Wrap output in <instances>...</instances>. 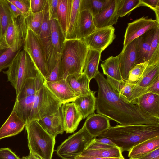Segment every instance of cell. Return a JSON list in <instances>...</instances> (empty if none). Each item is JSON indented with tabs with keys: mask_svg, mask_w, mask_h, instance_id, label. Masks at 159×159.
I'll return each mask as SVG.
<instances>
[{
	"mask_svg": "<svg viewBox=\"0 0 159 159\" xmlns=\"http://www.w3.org/2000/svg\"><path fill=\"white\" fill-rule=\"evenodd\" d=\"M95 79L98 86L96 109L102 115L120 125L159 124V119L148 115L138 106L127 101L107 81L99 71Z\"/></svg>",
	"mask_w": 159,
	"mask_h": 159,
	"instance_id": "6da1fadb",
	"label": "cell"
},
{
	"mask_svg": "<svg viewBox=\"0 0 159 159\" xmlns=\"http://www.w3.org/2000/svg\"><path fill=\"white\" fill-rule=\"evenodd\" d=\"M159 136V124L117 125L111 126L98 137L107 138L122 152L148 139Z\"/></svg>",
	"mask_w": 159,
	"mask_h": 159,
	"instance_id": "7a4b0ae2",
	"label": "cell"
},
{
	"mask_svg": "<svg viewBox=\"0 0 159 159\" xmlns=\"http://www.w3.org/2000/svg\"><path fill=\"white\" fill-rule=\"evenodd\" d=\"M89 47L81 39H66L60 54L62 78L75 73H82Z\"/></svg>",
	"mask_w": 159,
	"mask_h": 159,
	"instance_id": "3957f363",
	"label": "cell"
},
{
	"mask_svg": "<svg viewBox=\"0 0 159 159\" xmlns=\"http://www.w3.org/2000/svg\"><path fill=\"white\" fill-rule=\"evenodd\" d=\"M3 72L15 89L16 95L27 79L42 75L30 56L23 48L15 57L8 70Z\"/></svg>",
	"mask_w": 159,
	"mask_h": 159,
	"instance_id": "277c9868",
	"label": "cell"
},
{
	"mask_svg": "<svg viewBox=\"0 0 159 159\" xmlns=\"http://www.w3.org/2000/svg\"><path fill=\"white\" fill-rule=\"evenodd\" d=\"M30 153L42 159H52L55 137L48 133L37 120L27 122L25 125Z\"/></svg>",
	"mask_w": 159,
	"mask_h": 159,
	"instance_id": "5b68a950",
	"label": "cell"
},
{
	"mask_svg": "<svg viewBox=\"0 0 159 159\" xmlns=\"http://www.w3.org/2000/svg\"><path fill=\"white\" fill-rule=\"evenodd\" d=\"M62 104L44 84L35 94L27 122L34 120H39L55 114Z\"/></svg>",
	"mask_w": 159,
	"mask_h": 159,
	"instance_id": "8992f818",
	"label": "cell"
},
{
	"mask_svg": "<svg viewBox=\"0 0 159 159\" xmlns=\"http://www.w3.org/2000/svg\"><path fill=\"white\" fill-rule=\"evenodd\" d=\"M93 138L84 125L79 131L70 136L58 147L56 153L62 159H75L85 150Z\"/></svg>",
	"mask_w": 159,
	"mask_h": 159,
	"instance_id": "52a82bcc",
	"label": "cell"
},
{
	"mask_svg": "<svg viewBox=\"0 0 159 159\" xmlns=\"http://www.w3.org/2000/svg\"><path fill=\"white\" fill-rule=\"evenodd\" d=\"M23 49L28 54L45 80L49 74L44 50L38 35L30 28L28 29Z\"/></svg>",
	"mask_w": 159,
	"mask_h": 159,
	"instance_id": "ba28073f",
	"label": "cell"
},
{
	"mask_svg": "<svg viewBox=\"0 0 159 159\" xmlns=\"http://www.w3.org/2000/svg\"><path fill=\"white\" fill-rule=\"evenodd\" d=\"M28 28L25 15L20 16L8 26L1 44L5 45L14 51L22 49Z\"/></svg>",
	"mask_w": 159,
	"mask_h": 159,
	"instance_id": "9c48e42d",
	"label": "cell"
},
{
	"mask_svg": "<svg viewBox=\"0 0 159 159\" xmlns=\"http://www.w3.org/2000/svg\"><path fill=\"white\" fill-rule=\"evenodd\" d=\"M115 38V28L112 26L97 28L81 40L89 48L102 52L112 43Z\"/></svg>",
	"mask_w": 159,
	"mask_h": 159,
	"instance_id": "30bf717a",
	"label": "cell"
},
{
	"mask_svg": "<svg viewBox=\"0 0 159 159\" xmlns=\"http://www.w3.org/2000/svg\"><path fill=\"white\" fill-rule=\"evenodd\" d=\"M159 26L156 20L143 17L128 24L124 36L123 48L148 30Z\"/></svg>",
	"mask_w": 159,
	"mask_h": 159,
	"instance_id": "8fae6325",
	"label": "cell"
},
{
	"mask_svg": "<svg viewBox=\"0 0 159 159\" xmlns=\"http://www.w3.org/2000/svg\"><path fill=\"white\" fill-rule=\"evenodd\" d=\"M138 40V38L134 39L123 48L121 52L117 55L121 77L125 82L127 80L129 71L136 65Z\"/></svg>",
	"mask_w": 159,
	"mask_h": 159,
	"instance_id": "7c38bea8",
	"label": "cell"
},
{
	"mask_svg": "<svg viewBox=\"0 0 159 159\" xmlns=\"http://www.w3.org/2000/svg\"><path fill=\"white\" fill-rule=\"evenodd\" d=\"M159 76V63L148 65L141 78L135 84L129 102H134L142 95L146 88Z\"/></svg>",
	"mask_w": 159,
	"mask_h": 159,
	"instance_id": "4fadbf2b",
	"label": "cell"
},
{
	"mask_svg": "<svg viewBox=\"0 0 159 159\" xmlns=\"http://www.w3.org/2000/svg\"><path fill=\"white\" fill-rule=\"evenodd\" d=\"M44 84L62 104L72 102L78 97L65 79L54 82L45 81Z\"/></svg>",
	"mask_w": 159,
	"mask_h": 159,
	"instance_id": "5bb4252c",
	"label": "cell"
},
{
	"mask_svg": "<svg viewBox=\"0 0 159 159\" xmlns=\"http://www.w3.org/2000/svg\"><path fill=\"white\" fill-rule=\"evenodd\" d=\"M120 0H111L108 6L101 12L93 16L97 28L112 26L119 18L118 8Z\"/></svg>",
	"mask_w": 159,
	"mask_h": 159,
	"instance_id": "9a60e30c",
	"label": "cell"
},
{
	"mask_svg": "<svg viewBox=\"0 0 159 159\" xmlns=\"http://www.w3.org/2000/svg\"><path fill=\"white\" fill-rule=\"evenodd\" d=\"M61 107L64 131L72 133L76 130L83 116L73 102L63 104Z\"/></svg>",
	"mask_w": 159,
	"mask_h": 159,
	"instance_id": "2e32d148",
	"label": "cell"
},
{
	"mask_svg": "<svg viewBox=\"0 0 159 159\" xmlns=\"http://www.w3.org/2000/svg\"><path fill=\"white\" fill-rule=\"evenodd\" d=\"M38 121L48 133L55 137L58 134H62L64 131L61 106L55 114Z\"/></svg>",
	"mask_w": 159,
	"mask_h": 159,
	"instance_id": "e0dca14e",
	"label": "cell"
},
{
	"mask_svg": "<svg viewBox=\"0 0 159 159\" xmlns=\"http://www.w3.org/2000/svg\"><path fill=\"white\" fill-rule=\"evenodd\" d=\"M110 120L102 115L94 113L87 117L84 125L88 132L93 138L98 137L111 127Z\"/></svg>",
	"mask_w": 159,
	"mask_h": 159,
	"instance_id": "ac0fdd59",
	"label": "cell"
},
{
	"mask_svg": "<svg viewBox=\"0 0 159 159\" xmlns=\"http://www.w3.org/2000/svg\"><path fill=\"white\" fill-rule=\"evenodd\" d=\"M135 101V104L143 112L159 119V95L145 93L138 97Z\"/></svg>",
	"mask_w": 159,
	"mask_h": 159,
	"instance_id": "d6986e66",
	"label": "cell"
},
{
	"mask_svg": "<svg viewBox=\"0 0 159 159\" xmlns=\"http://www.w3.org/2000/svg\"><path fill=\"white\" fill-rule=\"evenodd\" d=\"M25 125L12 110L0 128V139L18 134L23 130Z\"/></svg>",
	"mask_w": 159,
	"mask_h": 159,
	"instance_id": "ffe728a7",
	"label": "cell"
},
{
	"mask_svg": "<svg viewBox=\"0 0 159 159\" xmlns=\"http://www.w3.org/2000/svg\"><path fill=\"white\" fill-rule=\"evenodd\" d=\"M65 79L78 96L89 94L92 91L89 87L90 81L83 72L70 75Z\"/></svg>",
	"mask_w": 159,
	"mask_h": 159,
	"instance_id": "44dd1931",
	"label": "cell"
},
{
	"mask_svg": "<svg viewBox=\"0 0 159 159\" xmlns=\"http://www.w3.org/2000/svg\"><path fill=\"white\" fill-rule=\"evenodd\" d=\"M157 27L148 30L138 38L136 48V65L147 61L150 51L151 41Z\"/></svg>",
	"mask_w": 159,
	"mask_h": 159,
	"instance_id": "7402d4cb",
	"label": "cell"
},
{
	"mask_svg": "<svg viewBox=\"0 0 159 159\" xmlns=\"http://www.w3.org/2000/svg\"><path fill=\"white\" fill-rule=\"evenodd\" d=\"M95 93V91H92L89 94L79 96L72 102L82 115L84 119L94 113L96 100Z\"/></svg>",
	"mask_w": 159,
	"mask_h": 159,
	"instance_id": "603a6c76",
	"label": "cell"
},
{
	"mask_svg": "<svg viewBox=\"0 0 159 159\" xmlns=\"http://www.w3.org/2000/svg\"><path fill=\"white\" fill-rule=\"evenodd\" d=\"M102 52L89 48L85 59L83 72L84 73L89 80L95 78L99 71L98 67Z\"/></svg>",
	"mask_w": 159,
	"mask_h": 159,
	"instance_id": "cb8c5ba5",
	"label": "cell"
},
{
	"mask_svg": "<svg viewBox=\"0 0 159 159\" xmlns=\"http://www.w3.org/2000/svg\"><path fill=\"white\" fill-rule=\"evenodd\" d=\"M97 29L93 16L88 10L80 11L78 24L77 39H82L93 33Z\"/></svg>",
	"mask_w": 159,
	"mask_h": 159,
	"instance_id": "d4e9b609",
	"label": "cell"
},
{
	"mask_svg": "<svg viewBox=\"0 0 159 159\" xmlns=\"http://www.w3.org/2000/svg\"><path fill=\"white\" fill-rule=\"evenodd\" d=\"M159 148V136L146 140L133 147L129 151L130 159H137Z\"/></svg>",
	"mask_w": 159,
	"mask_h": 159,
	"instance_id": "484cf974",
	"label": "cell"
},
{
	"mask_svg": "<svg viewBox=\"0 0 159 159\" xmlns=\"http://www.w3.org/2000/svg\"><path fill=\"white\" fill-rule=\"evenodd\" d=\"M72 0H58L57 19L66 38L71 16Z\"/></svg>",
	"mask_w": 159,
	"mask_h": 159,
	"instance_id": "4316f807",
	"label": "cell"
},
{
	"mask_svg": "<svg viewBox=\"0 0 159 159\" xmlns=\"http://www.w3.org/2000/svg\"><path fill=\"white\" fill-rule=\"evenodd\" d=\"M45 80L42 75L27 79L18 95L16 100H19L35 94L44 84Z\"/></svg>",
	"mask_w": 159,
	"mask_h": 159,
	"instance_id": "83f0119b",
	"label": "cell"
},
{
	"mask_svg": "<svg viewBox=\"0 0 159 159\" xmlns=\"http://www.w3.org/2000/svg\"><path fill=\"white\" fill-rule=\"evenodd\" d=\"M81 0H72L71 16L66 35V39H77Z\"/></svg>",
	"mask_w": 159,
	"mask_h": 159,
	"instance_id": "f1b7e54d",
	"label": "cell"
},
{
	"mask_svg": "<svg viewBox=\"0 0 159 159\" xmlns=\"http://www.w3.org/2000/svg\"><path fill=\"white\" fill-rule=\"evenodd\" d=\"M103 74L120 82L123 80L120 70L118 56H111L102 61L101 64Z\"/></svg>",
	"mask_w": 159,
	"mask_h": 159,
	"instance_id": "f546056e",
	"label": "cell"
},
{
	"mask_svg": "<svg viewBox=\"0 0 159 159\" xmlns=\"http://www.w3.org/2000/svg\"><path fill=\"white\" fill-rule=\"evenodd\" d=\"M50 21V37L51 42L56 51L61 54L65 40V37L57 19Z\"/></svg>",
	"mask_w": 159,
	"mask_h": 159,
	"instance_id": "4dcf8cb0",
	"label": "cell"
},
{
	"mask_svg": "<svg viewBox=\"0 0 159 159\" xmlns=\"http://www.w3.org/2000/svg\"><path fill=\"white\" fill-rule=\"evenodd\" d=\"M35 94L20 100H16L14 103L12 110L25 124L30 114Z\"/></svg>",
	"mask_w": 159,
	"mask_h": 159,
	"instance_id": "1f68e13d",
	"label": "cell"
},
{
	"mask_svg": "<svg viewBox=\"0 0 159 159\" xmlns=\"http://www.w3.org/2000/svg\"><path fill=\"white\" fill-rule=\"evenodd\" d=\"M122 152L120 148L115 147L108 148L85 150L80 156L124 159Z\"/></svg>",
	"mask_w": 159,
	"mask_h": 159,
	"instance_id": "d6a6232c",
	"label": "cell"
},
{
	"mask_svg": "<svg viewBox=\"0 0 159 159\" xmlns=\"http://www.w3.org/2000/svg\"><path fill=\"white\" fill-rule=\"evenodd\" d=\"M111 1V0H81L80 11L88 10L94 16L106 8Z\"/></svg>",
	"mask_w": 159,
	"mask_h": 159,
	"instance_id": "836d02e7",
	"label": "cell"
},
{
	"mask_svg": "<svg viewBox=\"0 0 159 159\" xmlns=\"http://www.w3.org/2000/svg\"><path fill=\"white\" fill-rule=\"evenodd\" d=\"M0 19L2 28L3 39L8 26L15 19L11 12L7 0H0Z\"/></svg>",
	"mask_w": 159,
	"mask_h": 159,
	"instance_id": "e575fe53",
	"label": "cell"
},
{
	"mask_svg": "<svg viewBox=\"0 0 159 159\" xmlns=\"http://www.w3.org/2000/svg\"><path fill=\"white\" fill-rule=\"evenodd\" d=\"M24 15L27 26L37 34L43 21V11L37 13H33L30 11L29 13Z\"/></svg>",
	"mask_w": 159,
	"mask_h": 159,
	"instance_id": "d590c367",
	"label": "cell"
},
{
	"mask_svg": "<svg viewBox=\"0 0 159 159\" xmlns=\"http://www.w3.org/2000/svg\"><path fill=\"white\" fill-rule=\"evenodd\" d=\"M140 6L141 0H120L118 8L119 17L129 15L133 10Z\"/></svg>",
	"mask_w": 159,
	"mask_h": 159,
	"instance_id": "8d00e7d4",
	"label": "cell"
},
{
	"mask_svg": "<svg viewBox=\"0 0 159 159\" xmlns=\"http://www.w3.org/2000/svg\"><path fill=\"white\" fill-rule=\"evenodd\" d=\"M117 147L110 139L102 137L93 138L87 145L85 150L108 148Z\"/></svg>",
	"mask_w": 159,
	"mask_h": 159,
	"instance_id": "74e56055",
	"label": "cell"
},
{
	"mask_svg": "<svg viewBox=\"0 0 159 159\" xmlns=\"http://www.w3.org/2000/svg\"><path fill=\"white\" fill-rule=\"evenodd\" d=\"M148 66L147 61L136 65L129 71L126 82L135 84L141 78Z\"/></svg>",
	"mask_w": 159,
	"mask_h": 159,
	"instance_id": "f35d334b",
	"label": "cell"
},
{
	"mask_svg": "<svg viewBox=\"0 0 159 159\" xmlns=\"http://www.w3.org/2000/svg\"><path fill=\"white\" fill-rule=\"evenodd\" d=\"M20 50L15 52L10 48L6 49L0 56V72L3 70L8 68L15 57Z\"/></svg>",
	"mask_w": 159,
	"mask_h": 159,
	"instance_id": "ab89813d",
	"label": "cell"
},
{
	"mask_svg": "<svg viewBox=\"0 0 159 159\" xmlns=\"http://www.w3.org/2000/svg\"><path fill=\"white\" fill-rule=\"evenodd\" d=\"M9 0L17 7L23 15H26L30 11V0Z\"/></svg>",
	"mask_w": 159,
	"mask_h": 159,
	"instance_id": "60d3db41",
	"label": "cell"
},
{
	"mask_svg": "<svg viewBox=\"0 0 159 159\" xmlns=\"http://www.w3.org/2000/svg\"><path fill=\"white\" fill-rule=\"evenodd\" d=\"M135 85V84L125 82L123 87L119 93L120 96L125 100L129 102L132 91Z\"/></svg>",
	"mask_w": 159,
	"mask_h": 159,
	"instance_id": "b9f144b4",
	"label": "cell"
},
{
	"mask_svg": "<svg viewBox=\"0 0 159 159\" xmlns=\"http://www.w3.org/2000/svg\"><path fill=\"white\" fill-rule=\"evenodd\" d=\"M141 6H146L155 12L157 21L159 23V0H141Z\"/></svg>",
	"mask_w": 159,
	"mask_h": 159,
	"instance_id": "7bdbcfd3",
	"label": "cell"
},
{
	"mask_svg": "<svg viewBox=\"0 0 159 159\" xmlns=\"http://www.w3.org/2000/svg\"><path fill=\"white\" fill-rule=\"evenodd\" d=\"M60 57L57 63L52 71L45 81L49 82H54L59 80L62 78L60 67Z\"/></svg>",
	"mask_w": 159,
	"mask_h": 159,
	"instance_id": "ee69618b",
	"label": "cell"
},
{
	"mask_svg": "<svg viewBox=\"0 0 159 159\" xmlns=\"http://www.w3.org/2000/svg\"><path fill=\"white\" fill-rule=\"evenodd\" d=\"M47 0H30V11L33 13L43 11Z\"/></svg>",
	"mask_w": 159,
	"mask_h": 159,
	"instance_id": "f6af8a7d",
	"label": "cell"
},
{
	"mask_svg": "<svg viewBox=\"0 0 159 159\" xmlns=\"http://www.w3.org/2000/svg\"><path fill=\"white\" fill-rule=\"evenodd\" d=\"M50 20L57 19L58 0H47Z\"/></svg>",
	"mask_w": 159,
	"mask_h": 159,
	"instance_id": "bcb514c9",
	"label": "cell"
},
{
	"mask_svg": "<svg viewBox=\"0 0 159 159\" xmlns=\"http://www.w3.org/2000/svg\"><path fill=\"white\" fill-rule=\"evenodd\" d=\"M159 26L157 27L152 39L150 48V51L147 61L149 59L153 53L159 46Z\"/></svg>",
	"mask_w": 159,
	"mask_h": 159,
	"instance_id": "7dc6e473",
	"label": "cell"
},
{
	"mask_svg": "<svg viewBox=\"0 0 159 159\" xmlns=\"http://www.w3.org/2000/svg\"><path fill=\"white\" fill-rule=\"evenodd\" d=\"M0 159H20L8 148H0Z\"/></svg>",
	"mask_w": 159,
	"mask_h": 159,
	"instance_id": "c3c4849f",
	"label": "cell"
},
{
	"mask_svg": "<svg viewBox=\"0 0 159 159\" xmlns=\"http://www.w3.org/2000/svg\"><path fill=\"white\" fill-rule=\"evenodd\" d=\"M147 93H152L159 95V76L146 88L142 95Z\"/></svg>",
	"mask_w": 159,
	"mask_h": 159,
	"instance_id": "681fc988",
	"label": "cell"
},
{
	"mask_svg": "<svg viewBox=\"0 0 159 159\" xmlns=\"http://www.w3.org/2000/svg\"><path fill=\"white\" fill-rule=\"evenodd\" d=\"M106 79L108 83L118 93L120 92L125 83V81L120 82L108 77H107V79Z\"/></svg>",
	"mask_w": 159,
	"mask_h": 159,
	"instance_id": "f907efd6",
	"label": "cell"
},
{
	"mask_svg": "<svg viewBox=\"0 0 159 159\" xmlns=\"http://www.w3.org/2000/svg\"><path fill=\"white\" fill-rule=\"evenodd\" d=\"M137 159H159V148L143 155Z\"/></svg>",
	"mask_w": 159,
	"mask_h": 159,
	"instance_id": "816d5d0a",
	"label": "cell"
},
{
	"mask_svg": "<svg viewBox=\"0 0 159 159\" xmlns=\"http://www.w3.org/2000/svg\"><path fill=\"white\" fill-rule=\"evenodd\" d=\"M147 62L148 65L159 63V46L157 47Z\"/></svg>",
	"mask_w": 159,
	"mask_h": 159,
	"instance_id": "f5cc1de1",
	"label": "cell"
},
{
	"mask_svg": "<svg viewBox=\"0 0 159 159\" xmlns=\"http://www.w3.org/2000/svg\"><path fill=\"white\" fill-rule=\"evenodd\" d=\"M7 1L11 14L15 19L17 18L20 16L23 15L17 7L9 0H7Z\"/></svg>",
	"mask_w": 159,
	"mask_h": 159,
	"instance_id": "db71d44e",
	"label": "cell"
},
{
	"mask_svg": "<svg viewBox=\"0 0 159 159\" xmlns=\"http://www.w3.org/2000/svg\"><path fill=\"white\" fill-rule=\"evenodd\" d=\"M75 159H125L114 158H104L94 157H86L79 156L76 157Z\"/></svg>",
	"mask_w": 159,
	"mask_h": 159,
	"instance_id": "11a10c76",
	"label": "cell"
},
{
	"mask_svg": "<svg viewBox=\"0 0 159 159\" xmlns=\"http://www.w3.org/2000/svg\"><path fill=\"white\" fill-rule=\"evenodd\" d=\"M21 159H42L38 156L29 152L27 156H23Z\"/></svg>",
	"mask_w": 159,
	"mask_h": 159,
	"instance_id": "9f6ffc18",
	"label": "cell"
},
{
	"mask_svg": "<svg viewBox=\"0 0 159 159\" xmlns=\"http://www.w3.org/2000/svg\"><path fill=\"white\" fill-rule=\"evenodd\" d=\"M2 28L0 19V44L2 43Z\"/></svg>",
	"mask_w": 159,
	"mask_h": 159,
	"instance_id": "6f0895ef",
	"label": "cell"
},
{
	"mask_svg": "<svg viewBox=\"0 0 159 159\" xmlns=\"http://www.w3.org/2000/svg\"><path fill=\"white\" fill-rule=\"evenodd\" d=\"M6 49H0V56L5 52Z\"/></svg>",
	"mask_w": 159,
	"mask_h": 159,
	"instance_id": "680465c9",
	"label": "cell"
}]
</instances>
